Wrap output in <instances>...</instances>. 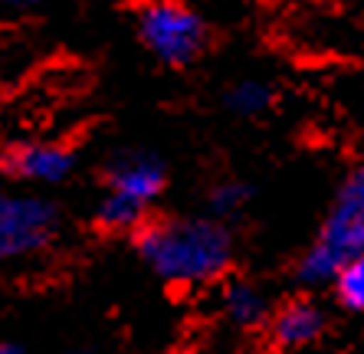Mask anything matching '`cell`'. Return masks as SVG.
I'll use <instances>...</instances> for the list:
<instances>
[{
    "label": "cell",
    "mask_w": 364,
    "mask_h": 354,
    "mask_svg": "<svg viewBox=\"0 0 364 354\" xmlns=\"http://www.w3.org/2000/svg\"><path fill=\"white\" fill-rule=\"evenodd\" d=\"M135 253L144 269L168 286H213L233 266L237 240L223 220L210 213L194 217H151L135 233Z\"/></svg>",
    "instance_id": "cell-1"
},
{
    "label": "cell",
    "mask_w": 364,
    "mask_h": 354,
    "mask_svg": "<svg viewBox=\"0 0 364 354\" xmlns=\"http://www.w3.org/2000/svg\"><path fill=\"white\" fill-rule=\"evenodd\" d=\"M102 191L151 210L168 191V164L161 154L144 151V148H122L102 171Z\"/></svg>",
    "instance_id": "cell-6"
},
{
    "label": "cell",
    "mask_w": 364,
    "mask_h": 354,
    "mask_svg": "<svg viewBox=\"0 0 364 354\" xmlns=\"http://www.w3.org/2000/svg\"><path fill=\"white\" fill-rule=\"evenodd\" d=\"M325 325H328V318H325L322 305H315L312 299H289V302L272 309L266 331H269L272 348L305 351L325 335Z\"/></svg>",
    "instance_id": "cell-7"
},
{
    "label": "cell",
    "mask_w": 364,
    "mask_h": 354,
    "mask_svg": "<svg viewBox=\"0 0 364 354\" xmlns=\"http://www.w3.org/2000/svg\"><path fill=\"white\" fill-rule=\"evenodd\" d=\"M358 253H364V164L351 168L335 187L312 243L296 262V279L302 286H328Z\"/></svg>",
    "instance_id": "cell-2"
},
{
    "label": "cell",
    "mask_w": 364,
    "mask_h": 354,
    "mask_svg": "<svg viewBox=\"0 0 364 354\" xmlns=\"http://www.w3.org/2000/svg\"><path fill=\"white\" fill-rule=\"evenodd\" d=\"M0 354H26L17 341H0Z\"/></svg>",
    "instance_id": "cell-13"
},
{
    "label": "cell",
    "mask_w": 364,
    "mask_h": 354,
    "mask_svg": "<svg viewBox=\"0 0 364 354\" xmlns=\"http://www.w3.org/2000/svg\"><path fill=\"white\" fill-rule=\"evenodd\" d=\"M60 203L30 187H0V269L36 259L60 240Z\"/></svg>",
    "instance_id": "cell-4"
},
{
    "label": "cell",
    "mask_w": 364,
    "mask_h": 354,
    "mask_svg": "<svg viewBox=\"0 0 364 354\" xmlns=\"http://www.w3.org/2000/svg\"><path fill=\"white\" fill-rule=\"evenodd\" d=\"M69 354H82V351H69Z\"/></svg>",
    "instance_id": "cell-14"
},
{
    "label": "cell",
    "mask_w": 364,
    "mask_h": 354,
    "mask_svg": "<svg viewBox=\"0 0 364 354\" xmlns=\"http://www.w3.org/2000/svg\"><path fill=\"white\" fill-rule=\"evenodd\" d=\"M331 292H335V302L345 309V312L364 315V253H358L355 259H348L335 279L328 282Z\"/></svg>",
    "instance_id": "cell-11"
},
{
    "label": "cell",
    "mask_w": 364,
    "mask_h": 354,
    "mask_svg": "<svg viewBox=\"0 0 364 354\" xmlns=\"http://www.w3.org/2000/svg\"><path fill=\"white\" fill-rule=\"evenodd\" d=\"M223 109L237 118H263L276 105V85L256 76H243L223 89Z\"/></svg>",
    "instance_id": "cell-9"
},
{
    "label": "cell",
    "mask_w": 364,
    "mask_h": 354,
    "mask_svg": "<svg viewBox=\"0 0 364 354\" xmlns=\"http://www.w3.org/2000/svg\"><path fill=\"white\" fill-rule=\"evenodd\" d=\"M76 151L53 138H20L0 151V174L10 184L30 187V191L66 184L76 174Z\"/></svg>",
    "instance_id": "cell-5"
},
{
    "label": "cell",
    "mask_w": 364,
    "mask_h": 354,
    "mask_svg": "<svg viewBox=\"0 0 364 354\" xmlns=\"http://www.w3.org/2000/svg\"><path fill=\"white\" fill-rule=\"evenodd\" d=\"M250 203H253V187L246 184V181H220L207 194V213L213 220L233 223V220H240L250 210Z\"/></svg>",
    "instance_id": "cell-10"
},
{
    "label": "cell",
    "mask_w": 364,
    "mask_h": 354,
    "mask_svg": "<svg viewBox=\"0 0 364 354\" xmlns=\"http://www.w3.org/2000/svg\"><path fill=\"white\" fill-rule=\"evenodd\" d=\"M46 0H0V14H7V17H20V14H33L40 10Z\"/></svg>",
    "instance_id": "cell-12"
},
{
    "label": "cell",
    "mask_w": 364,
    "mask_h": 354,
    "mask_svg": "<svg viewBox=\"0 0 364 354\" xmlns=\"http://www.w3.org/2000/svg\"><path fill=\"white\" fill-rule=\"evenodd\" d=\"M220 315L230 328L253 331L263 328L272 315V302L266 289L253 279H230L220 289Z\"/></svg>",
    "instance_id": "cell-8"
},
{
    "label": "cell",
    "mask_w": 364,
    "mask_h": 354,
    "mask_svg": "<svg viewBox=\"0 0 364 354\" xmlns=\"http://www.w3.org/2000/svg\"><path fill=\"white\" fill-rule=\"evenodd\" d=\"M135 36L161 66H194L207 53L210 23L187 0H144L135 10Z\"/></svg>",
    "instance_id": "cell-3"
}]
</instances>
